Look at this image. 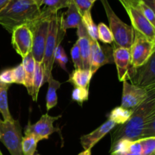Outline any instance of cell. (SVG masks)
Returning a JSON list of instances; mask_svg holds the SVG:
<instances>
[{
    "label": "cell",
    "instance_id": "cell-1",
    "mask_svg": "<svg viewBox=\"0 0 155 155\" xmlns=\"http://www.w3.org/2000/svg\"><path fill=\"white\" fill-rule=\"evenodd\" d=\"M153 116H155V92L141 105L133 110L131 117L125 124L115 127L110 134V147L121 140L136 141L142 139L144 128Z\"/></svg>",
    "mask_w": 155,
    "mask_h": 155
},
{
    "label": "cell",
    "instance_id": "cell-2",
    "mask_svg": "<svg viewBox=\"0 0 155 155\" xmlns=\"http://www.w3.org/2000/svg\"><path fill=\"white\" fill-rule=\"evenodd\" d=\"M40 6L33 0H10L0 12V25L12 33L18 26L29 25L41 15Z\"/></svg>",
    "mask_w": 155,
    "mask_h": 155
},
{
    "label": "cell",
    "instance_id": "cell-3",
    "mask_svg": "<svg viewBox=\"0 0 155 155\" xmlns=\"http://www.w3.org/2000/svg\"><path fill=\"white\" fill-rule=\"evenodd\" d=\"M65 33H66L61 29L60 14L58 12H53L50 16L48 36L42 61L44 72V83L47 82L51 75V71L54 63L55 50L58 46L61 45Z\"/></svg>",
    "mask_w": 155,
    "mask_h": 155
},
{
    "label": "cell",
    "instance_id": "cell-4",
    "mask_svg": "<svg viewBox=\"0 0 155 155\" xmlns=\"http://www.w3.org/2000/svg\"><path fill=\"white\" fill-rule=\"evenodd\" d=\"M109 21V29L113 35L114 46L130 48L134 39L135 31L115 14L107 0H101Z\"/></svg>",
    "mask_w": 155,
    "mask_h": 155
},
{
    "label": "cell",
    "instance_id": "cell-5",
    "mask_svg": "<svg viewBox=\"0 0 155 155\" xmlns=\"http://www.w3.org/2000/svg\"><path fill=\"white\" fill-rule=\"evenodd\" d=\"M52 11L44 8L41 15L33 22L29 24L33 34V45L31 54L35 61L42 63L48 32L49 19Z\"/></svg>",
    "mask_w": 155,
    "mask_h": 155
},
{
    "label": "cell",
    "instance_id": "cell-6",
    "mask_svg": "<svg viewBox=\"0 0 155 155\" xmlns=\"http://www.w3.org/2000/svg\"><path fill=\"white\" fill-rule=\"evenodd\" d=\"M22 139V131L18 120L6 121L0 119V141L11 155H23Z\"/></svg>",
    "mask_w": 155,
    "mask_h": 155
},
{
    "label": "cell",
    "instance_id": "cell-7",
    "mask_svg": "<svg viewBox=\"0 0 155 155\" xmlns=\"http://www.w3.org/2000/svg\"><path fill=\"white\" fill-rule=\"evenodd\" d=\"M128 80L135 86L149 89H155V52L143 65L130 68L127 74Z\"/></svg>",
    "mask_w": 155,
    "mask_h": 155
},
{
    "label": "cell",
    "instance_id": "cell-8",
    "mask_svg": "<svg viewBox=\"0 0 155 155\" xmlns=\"http://www.w3.org/2000/svg\"><path fill=\"white\" fill-rule=\"evenodd\" d=\"M130 51L131 67L138 68L146 63L155 52V42L135 31L134 39Z\"/></svg>",
    "mask_w": 155,
    "mask_h": 155
},
{
    "label": "cell",
    "instance_id": "cell-9",
    "mask_svg": "<svg viewBox=\"0 0 155 155\" xmlns=\"http://www.w3.org/2000/svg\"><path fill=\"white\" fill-rule=\"evenodd\" d=\"M154 92H155V89H146L135 86L127 81H124L121 107L130 110H134L146 101Z\"/></svg>",
    "mask_w": 155,
    "mask_h": 155
},
{
    "label": "cell",
    "instance_id": "cell-10",
    "mask_svg": "<svg viewBox=\"0 0 155 155\" xmlns=\"http://www.w3.org/2000/svg\"><path fill=\"white\" fill-rule=\"evenodd\" d=\"M61 117V115L52 117L48 114H43L36 124L28 123L24 130V134L25 136H33L39 142L43 139H48L51 134L59 131L58 128L54 127V123Z\"/></svg>",
    "mask_w": 155,
    "mask_h": 155
},
{
    "label": "cell",
    "instance_id": "cell-11",
    "mask_svg": "<svg viewBox=\"0 0 155 155\" xmlns=\"http://www.w3.org/2000/svg\"><path fill=\"white\" fill-rule=\"evenodd\" d=\"M12 35V46L22 59L31 53L33 34L28 25L24 24L15 27Z\"/></svg>",
    "mask_w": 155,
    "mask_h": 155
},
{
    "label": "cell",
    "instance_id": "cell-12",
    "mask_svg": "<svg viewBox=\"0 0 155 155\" xmlns=\"http://www.w3.org/2000/svg\"><path fill=\"white\" fill-rule=\"evenodd\" d=\"M127 11L131 21L132 27L135 31L145 36L147 39L155 42V27L146 18L138 8L130 5H123Z\"/></svg>",
    "mask_w": 155,
    "mask_h": 155
},
{
    "label": "cell",
    "instance_id": "cell-13",
    "mask_svg": "<svg viewBox=\"0 0 155 155\" xmlns=\"http://www.w3.org/2000/svg\"><path fill=\"white\" fill-rule=\"evenodd\" d=\"M91 45V68L92 74H95L101 67L107 64L114 63L113 47L101 45L98 40L90 39Z\"/></svg>",
    "mask_w": 155,
    "mask_h": 155
},
{
    "label": "cell",
    "instance_id": "cell-14",
    "mask_svg": "<svg viewBox=\"0 0 155 155\" xmlns=\"http://www.w3.org/2000/svg\"><path fill=\"white\" fill-rule=\"evenodd\" d=\"M114 63L117 70L118 79L120 81H127V74L131 68L130 48L122 47H113Z\"/></svg>",
    "mask_w": 155,
    "mask_h": 155
},
{
    "label": "cell",
    "instance_id": "cell-15",
    "mask_svg": "<svg viewBox=\"0 0 155 155\" xmlns=\"http://www.w3.org/2000/svg\"><path fill=\"white\" fill-rule=\"evenodd\" d=\"M116 125L114 122L108 120L92 133L81 136L80 142L84 150L92 149L103 137L114 130Z\"/></svg>",
    "mask_w": 155,
    "mask_h": 155
},
{
    "label": "cell",
    "instance_id": "cell-16",
    "mask_svg": "<svg viewBox=\"0 0 155 155\" xmlns=\"http://www.w3.org/2000/svg\"><path fill=\"white\" fill-rule=\"evenodd\" d=\"M77 34L78 36V39L77 43L80 49V55L83 61V69L90 70L91 68V45L89 34L87 33L86 28L84 27L83 21L82 24L77 27Z\"/></svg>",
    "mask_w": 155,
    "mask_h": 155
},
{
    "label": "cell",
    "instance_id": "cell-17",
    "mask_svg": "<svg viewBox=\"0 0 155 155\" xmlns=\"http://www.w3.org/2000/svg\"><path fill=\"white\" fill-rule=\"evenodd\" d=\"M82 24V16L74 3L71 2L68 10L60 15L61 29L64 33L70 28H77Z\"/></svg>",
    "mask_w": 155,
    "mask_h": 155
},
{
    "label": "cell",
    "instance_id": "cell-18",
    "mask_svg": "<svg viewBox=\"0 0 155 155\" xmlns=\"http://www.w3.org/2000/svg\"><path fill=\"white\" fill-rule=\"evenodd\" d=\"M140 141L121 140L110 147L111 155H141Z\"/></svg>",
    "mask_w": 155,
    "mask_h": 155
},
{
    "label": "cell",
    "instance_id": "cell-19",
    "mask_svg": "<svg viewBox=\"0 0 155 155\" xmlns=\"http://www.w3.org/2000/svg\"><path fill=\"white\" fill-rule=\"evenodd\" d=\"M92 76L90 70L75 69L70 75L68 82L72 83L74 87L89 88Z\"/></svg>",
    "mask_w": 155,
    "mask_h": 155
},
{
    "label": "cell",
    "instance_id": "cell-20",
    "mask_svg": "<svg viewBox=\"0 0 155 155\" xmlns=\"http://www.w3.org/2000/svg\"><path fill=\"white\" fill-rule=\"evenodd\" d=\"M22 64L24 67V73H25V80H24V86L27 88V92L30 95H31L33 76H34L35 64H36V61H35L31 53H30L28 55L23 58Z\"/></svg>",
    "mask_w": 155,
    "mask_h": 155
},
{
    "label": "cell",
    "instance_id": "cell-21",
    "mask_svg": "<svg viewBox=\"0 0 155 155\" xmlns=\"http://www.w3.org/2000/svg\"><path fill=\"white\" fill-rule=\"evenodd\" d=\"M48 84V92L46 94V108L47 110H50L51 108L55 107L58 103L57 90L60 88L61 83L58 80L53 78L52 75H51L47 80Z\"/></svg>",
    "mask_w": 155,
    "mask_h": 155
},
{
    "label": "cell",
    "instance_id": "cell-22",
    "mask_svg": "<svg viewBox=\"0 0 155 155\" xmlns=\"http://www.w3.org/2000/svg\"><path fill=\"white\" fill-rule=\"evenodd\" d=\"M44 83V72L42 68V63L36 62L35 64V71L34 76H33V85H32L31 95L32 99L34 102H36L38 99V95H39V89L41 86Z\"/></svg>",
    "mask_w": 155,
    "mask_h": 155
},
{
    "label": "cell",
    "instance_id": "cell-23",
    "mask_svg": "<svg viewBox=\"0 0 155 155\" xmlns=\"http://www.w3.org/2000/svg\"><path fill=\"white\" fill-rule=\"evenodd\" d=\"M10 86L0 81V113L2 115L4 120L6 121L14 120L9 111L8 103V90Z\"/></svg>",
    "mask_w": 155,
    "mask_h": 155
},
{
    "label": "cell",
    "instance_id": "cell-24",
    "mask_svg": "<svg viewBox=\"0 0 155 155\" xmlns=\"http://www.w3.org/2000/svg\"><path fill=\"white\" fill-rule=\"evenodd\" d=\"M133 114V110L124 108L121 107H116L110 111L108 115V120L114 122L116 124L122 125L125 124Z\"/></svg>",
    "mask_w": 155,
    "mask_h": 155
},
{
    "label": "cell",
    "instance_id": "cell-25",
    "mask_svg": "<svg viewBox=\"0 0 155 155\" xmlns=\"http://www.w3.org/2000/svg\"><path fill=\"white\" fill-rule=\"evenodd\" d=\"M39 140L33 136H25L23 137L21 149L23 155H39L36 153V148Z\"/></svg>",
    "mask_w": 155,
    "mask_h": 155
},
{
    "label": "cell",
    "instance_id": "cell-26",
    "mask_svg": "<svg viewBox=\"0 0 155 155\" xmlns=\"http://www.w3.org/2000/svg\"><path fill=\"white\" fill-rule=\"evenodd\" d=\"M82 21L89 37L93 40H98V27L92 19L91 12H86L82 16Z\"/></svg>",
    "mask_w": 155,
    "mask_h": 155
},
{
    "label": "cell",
    "instance_id": "cell-27",
    "mask_svg": "<svg viewBox=\"0 0 155 155\" xmlns=\"http://www.w3.org/2000/svg\"><path fill=\"white\" fill-rule=\"evenodd\" d=\"M97 27H98V40L99 39L105 45L113 43V35H112L109 27L104 23H100L97 26Z\"/></svg>",
    "mask_w": 155,
    "mask_h": 155
},
{
    "label": "cell",
    "instance_id": "cell-28",
    "mask_svg": "<svg viewBox=\"0 0 155 155\" xmlns=\"http://www.w3.org/2000/svg\"><path fill=\"white\" fill-rule=\"evenodd\" d=\"M73 0H43L42 5H45V8L52 12H58L60 9L68 8Z\"/></svg>",
    "mask_w": 155,
    "mask_h": 155
},
{
    "label": "cell",
    "instance_id": "cell-29",
    "mask_svg": "<svg viewBox=\"0 0 155 155\" xmlns=\"http://www.w3.org/2000/svg\"><path fill=\"white\" fill-rule=\"evenodd\" d=\"M142 148L141 155H155V137L139 139Z\"/></svg>",
    "mask_w": 155,
    "mask_h": 155
},
{
    "label": "cell",
    "instance_id": "cell-30",
    "mask_svg": "<svg viewBox=\"0 0 155 155\" xmlns=\"http://www.w3.org/2000/svg\"><path fill=\"white\" fill-rule=\"evenodd\" d=\"M89 88L74 87L72 92V99L80 105L89 99Z\"/></svg>",
    "mask_w": 155,
    "mask_h": 155
},
{
    "label": "cell",
    "instance_id": "cell-31",
    "mask_svg": "<svg viewBox=\"0 0 155 155\" xmlns=\"http://www.w3.org/2000/svg\"><path fill=\"white\" fill-rule=\"evenodd\" d=\"M136 8L140 10L142 15L145 16V18L152 24L153 26H155V14L154 11L152 10L150 7H148L147 5H145L142 0L138 2Z\"/></svg>",
    "mask_w": 155,
    "mask_h": 155
},
{
    "label": "cell",
    "instance_id": "cell-32",
    "mask_svg": "<svg viewBox=\"0 0 155 155\" xmlns=\"http://www.w3.org/2000/svg\"><path fill=\"white\" fill-rule=\"evenodd\" d=\"M54 61L57 62L61 68L66 70V64L68 61V56L61 45H58L54 53Z\"/></svg>",
    "mask_w": 155,
    "mask_h": 155
},
{
    "label": "cell",
    "instance_id": "cell-33",
    "mask_svg": "<svg viewBox=\"0 0 155 155\" xmlns=\"http://www.w3.org/2000/svg\"><path fill=\"white\" fill-rule=\"evenodd\" d=\"M12 74H13L14 83L19 85H24L25 73H24L22 63L18 64L15 68H12Z\"/></svg>",
    "mask_w": 155,
    "mask_h": 155
},
{
    "label": "cell",
    "instance_id": "cell-34",
    "mask_svg": "<svg viewBox=\"0 0 155 155\" xmlns=\"http://www.w3.org/2000/svg\"><path fill=\"white\" fill-rule=\"evenodd\" d=\"M71 58H72V61L74 63V66L75 69H83V61H82L81 55H80V49L77 45V42L73 45L71 51Z\"/></svg>",
    "mask_w": 155,
    "mask_h": 155
},
{
    "label": "cell",
    "instance_id": "cell-35",
    "mask_svg": "<svg viewBox=\"0 0 155 155\" xmlns=\"http://www.w3.org/2000/svg\"><path fill=\"white\" fill-rule=\"evenodd\" d=\"M73 2L78 9L81 16H83L86 12H91V9L94 4L92 0H73Z\"/></svg>",
    "mask_w": 155,
    "mask_h": 155
},
{
    "label": "cell",
    "instance_id": "cell-36",
    "mask_svg": "<svg viewBox=\"0 0 155 155\" xmlns=\"http://www.w3.org/2000/svg\"><path fill=\"white\" fill-rule=\"evenodd\" d=\"M151 137H155V116L151 117L147 122L142 133V139Z\"/></svg>",
    "mask_w": 155,
    "mask_h": 155
},
{
    "label": "cell",
    "instance_id": "cell-37",
    "mask_svg": "<svg viewBox=\"0 0 155 155\" xmlns=\"http://www.w3.org/2000/svg\"><path fill=\"white\" fill-rule=\"evenodd\" d=\"M0 81L9 85H12V83H14L12 68L4 70L0 73Z\"/></svg>",
    "mask_w": 155,
    "mask_h": 155
},
{
    "label": "cell",
    "instance_id": "cell-38",
    "mask_svg": "<svg viewBox=\"0 0 155 155\" xmlns=\"http://www.w3.org/2000/svg\"><path fill=\"white\" fill-rule=\"evenodd\" d=\"M145 5L148 6V7L151 8L152 10L154 11L155 8V0H142Z\"/></svg>",
    "mask_w": 155,
    "mask_h": 155
},
{
    "label": "cell",
    "instance_id": "cell-39",
    "mask_svg": "<svg viewBox=\"0 0 155 155\" xmlns=\"http://www.w3.org/2000/svg\"><path fill=\"white\" fill-rule=\"evenodd\" d=\"M10 2V0H0V12L6 6V5Z\"/></svg>",
    "mask_w": 155,
    "mask_h": 155
},
{
    "label": "cell",
    "instance_id": "cell-40",
    "mask_svg": "<svg viewBox=\"0 0 155 155\" xmlns=\"http://www.w3.org/2000/svg\"><path fill=\"white\" fill-rule=\"evenodd\" d=\"M91 154H92V149H87L82 151V152L80 153L78 155H91Z\"/></svg>",
    "mask_w": 155,
    "mask_h": 155
},
{
    "label": "cell",
    "instance_id": "cell-41",
    "mask_svg": "<svg viewBox=\"0 0 155 155\" xmlns=\"http://www.w3.org/2000/svg\"><path fill=\"white\" fill-rule=\"evenodd\" d=\"M33 1L36 2L37 3L39 6H40V7L42 5V1H43V0H33Z\"/></svg>",
    "mask_w": 155,
    "mask_h": 155
},
{
    "label": "cell",
    "instance_id": "cell-42",
    "mask_svg": "<svg viewBox=\"0 0 155 155\" xmlns=\"http://www.w3.org/2000/svg\"><path fill=\"white\" fill-rule=\"evenodd\" d=\"M0 155H3V154H2V153L1 150H0Z\"/></svg>",
    "mask_w": 155,
    "mask_h": 155
},
{
    "label": "cell",
    "instance_id": "cell-43",
    "mask_svg": "<svg viewBox=\"0 0 155 155\" xmlns=\"http://www.w3.org/2000/svg\"><path fill=\"white\" fill-rule=\"evenodd\" d=\"M92 1L93 2H95V1H97V0H92Z\"/></svg>",
    "mask_w": 155,
    "mask_h": 155
}]
</instances>
